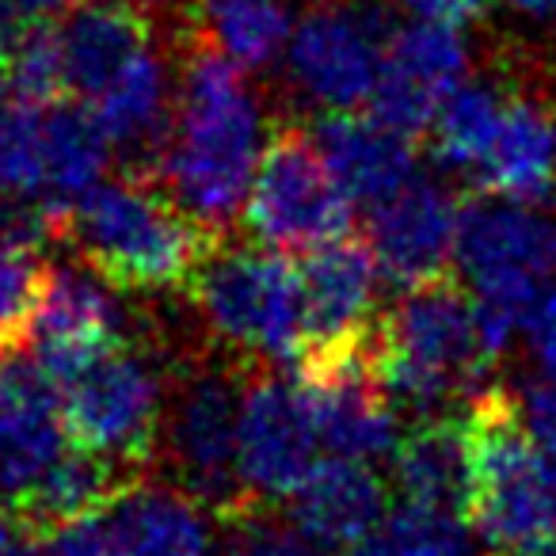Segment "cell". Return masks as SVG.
<instances>
[{"instance_id":"obj_16","label":"cell","mask_w":556,"mask_h":556,"mask_svg":"<svg viewBox=\"0 0 556 556\" xmlns=\"http://www.w3.org/2000/svg\"><path fill=\"white\" fill-rule=\"evenodd\" d=\"M70 442L62 386L35 358H0V503L16 507Z\"/></svg>"},{"instance_id":"obj_9","label":"cell","mask_w":556,"mask_h":556,"mask_svg":"<svg viewBox=\"0 0 556 556\" xmlns=\"http://www.w3.org/2000/svg\"><path fill=\"white\" fill-rule=\"evenodd\" d=\"M320 431L302 378L255 374L240 393V480L255 503L294 500L320 465Z\"/></svg>"},{"instance_id":"obj_2","label":"cell","mask_w":556,"mask_h":556,"mask_svg":"<svg viewBox=\"0 0 556 556\" xmlns=\"http://www.w3.org/2000/svg\"><path fill=\"white\" fill-rule=\"evenodd\" d=\"M62 240L118 290L146 294L191 287L194 270L217 248L214 229L138 172L88 187L65 214Z\"/></svg>"},{"instance_id":"obj_29","label":"cell","mask_w":556,"mask_h":556,"mask_svg":"<svg viewBox=\"0 0 556 556\" xmlns=\"http://www.w3.org/2000/svg\"><path fill=\"white\" fill-rule=\"evenodd\" d=\"M47 270L39 244L0 232V358L20 355L31 340Z\"/></svg>"},{"instance_id":"obj_13","label":"cell","mask_w":556,"mask_h":556,"mask_svg":"<svg viewBox=\"0 0 556 556\" xmlns=\"http://www.w3.org/2000/svg\"><path fill=\"white\" fill-rule=\"evenodd\" d=\"M115 282L96 267H70L58 263L47 270L39 309H35L31 340L35 363L58 381L80 374L103 348L123 343V305L115 298Z\"/></svg>"},{"instance_id":"obj_36","label":"cell","mask_w":556,"mask_h":556,"mask_svg":"<svg viewBox=\"0 0 556 556\" xmlns=\"http://www.w3.org/2000/svg\"><path fill=\"white\" fill-rule=\"evenodd\" d=\"M9 556H42V533H35L24 526V533L16 538V545H12Z\"/></svg>"},{"instance_id":"obj_37","label":"cell","mask_w":556,"mask_h":556,"mask_svg":"<svg viewBox=\"0 0 556 556\" xmlns=\"http://www.w3.org/2000/svg\"><path fill=\"white\" fill-rule=\"evenodd\" d=\"M20 533H24V522H20L16 515H12V518H0V556L12 553V545H16Z\"/></svg>"},{"instance_id":"obj_11","label":"cell","mask_w":556,"mask_h":556,"mask_svg":"<svg viewBox=\"0 0 556 556\" xmlns=\"http://www.w3.org/2000/svg\"><path fill=\"white\" fill-rule=\"evenodd\" d=\"M298 378L305 386L328 454L351 462L393 454L401 439H396L389 389L378 370V328L370 340L343 355L298 366Z\"/></svg>"},{"instance_id":"obj_3","label":"cell","mask_w":556,"mask_h":556,"mask_svg":"<svg viewBox=\"0 0 556 556\" xmlns=\"http://www.w3.org/2000/svg\"><path fill=\"white\" fill-rule=\"evenodd\" d=\"M495 358L477 325V302L450 275L408 287L378 320V370L389 396L419 412L484 393Z\"/></svg>"},{"instance_id":"obj_26","label":"cell","mask_w":556,"mask_h":556,"mask_svg":"<svg viewBox=\"0 0 556 556\" xmlns=\"http://www.w3.org/2000/svg\"><path fill=\"white\" fill-rule=\"evenodd\" d=\"M0 199H39L50 206L47 103H0Z\"/></svg>"},{"instance_id":"obj_24","label":"cell","mask_w":556,"mask_h":556,"mask_svg":"<svg viewBox=\"0 0 556 556\" xmlns=\"http://www.w3.org/2000/svg\"><path fill=\"white\" fill-rule=\"evenodd\" d=\"M115 510L134 556H210L206 515L187 492L138 480L115 495Z\"/></svg>"},{"instance_id":"obj_40","label":"cell","mask_w":556,"mask_h":556,"mask_svg":"<svg viewBox=\"0 0 556 556\" xmlns=\"http://www.w3.org/2000/svg\"><path fill=\"white\" fill-rule=\"evenodd\" d=\"M12 92V73H9V58L0 54V103H4V96Z\"/></svg>"},{"instance_id":"obj_21","label":"cell","mask_w":556,"mask_h":556,"mask_svg":"<svg viewBox=\"0 0 556 556\" xmlns=\"http://www.w3.org/2000/svg\"><path fill=\"white\" fill-rule=\"evenodd\" d=\"M393 469L404 500L469 515L477 492V439L469 408L462 416H434L412 427L396 442Z\"/></svg>"},{"instance_id":"obj_30","label":"cell","mask_w":556,"mask_h":556,"mask_svg":"<svg viewBox=\"0 0 556 556\" xmlns=\"http://www.w3.org/2000/svg\"><path fill=\"white\" fill-rule=\"evenodd\" d=\"M4 58H9L16 100L50 103V100H62V92H70L62 31H54L50 24H39V27H31V31H24L12 42Z\"/></svg>"},{"instance_id":"obj_25","label":"cell","mask_w":556,"mask_h":556,"mask_svg":"<svg viewBox=\"0 0 556 556\" xmlns=\"http://www.w3.org/2000/svg\"><path fill=\"white\" fill-rule=\"evenodd\" d=\"M503 111H507V92H500L495 85H484V80L457 85L454 96L442 103V111L431 123L434 156L446 168L477 176L495 134H500Z\"/></svg>"},{"instance_id":"obj_38","label":"cell","mask_w":556,"mask_h":556,"mask_svg":"<svg viewBox=\"0 0 556 556\" xmlns=\"http://www.w3.org/2000/svg\"><path fill=\"white\" fill-rule=\"evenodd\" d=\"M518 12H530V16H556V0H510Z\"/></svg>"},{"instance_id":"obj_4","label":"cell","mask_w":556,"mask_h":556,"mask_svg":"<svg viewBox=\"0 0 556 556\" xmlns=\"http://www.w3.org/2000/svg\"><path fill=\"white\" fill-rule=\"evenodd\" d=\"M477 439V492L469 522L495 553L556 541V465L526 431L510 389H484L469 401Z\"/></svg>"},{"instance_id":"obj_17","label":"cell","mask_w":556,"mask_h":556,"mask_svg":"<svg viewBox=\"0 0 556 556\" xmlns=\"http://www.w3.org/2000/svg\"><path fill=\"white\" fill-rule=\"evenodd\" d=\"M462 202L431 179H412L393 199L378 202L366 222V244L393 287H419L446 275L457 260Z\"/></svg>"},{"instance_id":"obj_6","label":"cell","mask_w":556,"mask_h":556,"mask_svg":"<svg viewBox=\"0 0 556 556\" xmlns=\"http://www.w3.org/2000/svg\"><path fill=\"white\" fill-rule=\"evenodd\" d=\"M355 202L336 184L313 134L282 126L260 156L252 191L244 202V225L263 248L313 252L351 232Z\"/></svg>"},{"instance_id":"obj_19","label":"cell","mask_w":556,"mask_h":556,"mask_svg":"<svg viewBox=\"0 0 556 556\" xmlns=\"http://www.w3.org/2000/svg\"><path fill=\"white\" fill-rule=\"evenodd\" d=\"M320 156L355 206H378L416 179L412 138L374 115L328 111L313 130Z\"/></svg>"},{"instance_id":"obj_10","label":"cell","mask_w":556,"mask_h":556,"mask_svg":"<svg viewBox=\"0 0 556 556\" xmlns=\"http://www.w3.org/2000/svg\"><path fill=\"white\" fill-rule=\"evenodd\" d=\"M164 434L184 488L222 518L255 503L240 480V396L225 374H194L179 389Z\"/></svg>"},{"instance_id":"obj_7","label":"cell","mask_w":556,"mask_h":556,"mask_svg":"<svg viewBox=\"0 0 556 556\" xmlns=\"http://www.w3.org/2000/svg\"><path fill=\"white\" fill-rule=\"evenodd\" d=\"M457 263L477 290V302L526 320L556 275V217H548L545 206L477 194L462 206Z\"/></svg>"},{"instance_id":"obj_15","label":"cell","mask_w":556,"mask_h":556,"mask_svg":"<svg viewBox=\"0 0 556 556\" xmlns=\"http://www.w3.org/2000/svg\"><path fill=\"white\" fill-rule=\"evenodd\" d=\"M386 39L389 31L374 12L325 4L298 24L290 73L328 111H355L358 103H370Z\"/></svg>"},{"instance_id":"obj_34","label":"cell","mask_w":556,"mask_h":556,"mask_svg":"<svg viewBox=\"0 0 556 556\" xmlns=\"http://www.w3.org/2000/svg\"><path fill=\"white\" fill-rule=\"evenodd\" d=\"M77 0H0V54H9V47L24 31L39 24H50L54 16L70 12Z\"/></svg>"},{"instance_id":"obj_12","label":"cell","mask_w":556,"mask_h":556,"mask_svg":"<svg viewBox=\"0 0 556 556\" xmlns=\"http://www.w3.org/2000/svg\"><path fill=\"white\" fill-rule=\"evenodd\" d=\"M302 355L298 366L343 355L374 336V298H378V260L370 244L348 237L302 252Z\"/></svg>"},{"instance_id":"obj_5","label":"cell","mask_w":556,"mask_h":556,"mask_svg":"<svg viewBox=\"0 0 556 556\" xmlns=\"http://www.w3.org/2000/svg\"><path fill=\"white\" fill-rule=\"evenodd\" d=\"M206 325L237 351L267 363L302 355V275L275 248H214L191 278Z\"/></svg>"},{"instance_id":"obj_32","label":"cell","mask_w":556,"mask_h":556,"mask_svg":"<svg viewBox=\"0 0 556 556\" xmlns=\"http://www.w3.org/2000/svg\"><path fill=\"white\" fill-rule=\"evenodd\" d=\"M42 556H134L115 500L42 533Z\"/></svg>"},{"instance_id":"obj_22","label":"cell","mask_w":556,"mask_h":556,"mask_svg":"<svg viewBox=\"0 0 556 556\" xmlns=\"http://www.w3.org/2000/svg\"><path fill=\"white\" fill-rule=\"evenodd\" d=\"M70 92L92 103L126 65L149 50V16L130 0H92L62 27Z\"/></svg>"},{"instance_id":"obj_39","label":"cell","mask_w":556,"mask_h":556,"mask_svg":"<svg viewBox=\"0 0 556 556\" xmlns=\"http://www.w3.org/2000/svg\"><path fill=\"white\" fill-rule=\"evenodd\" d=\"M500 556H556V541H548V545H533V548H518V553H500Z\"/></svg>"},{"instance_id":"obj_8","label":"cell","mask_w":556,"mask_h":556,"mask_svg":"<svg viewBox=\"0 0 556 556\" xmlns=\"http://www.w3.org/2000/svg\"><path fill=\"white\" fill-rule=\"evenodd\" d=\"M65 427L77 446L115 457L138 472L161 439L164 389L156 370L130 343L103 348L80 374L62 386Z\"/></svg>"},{"instance_id":"obj_18","label":"cell","mask_w":556,"mask_h":556,"mask_svg":"<svg viewBox=\"0 0 556 556\" xmlns=\"http://www.w3.org/2000/svg\"><path fill=\"white\" fill-rule=\"evenodd\" d=\"M389 518V492L370 462L328 457L294 492V526L325 556H351Z\"/></svg>"},{"instance_id":"obj_31","label":"cell","mask_w":556,"mask_h":556,"mask_svg":"<svg viewBox=\"0 0 556 556\" xmlns=\"http://www.w3.org/2000/svg\"><path fill=\"white\" fill-rule=\"evenodd\" d=\"M263 503H248V507L225 515V556H325L298 526H282L260 510Z\"/></svg>"},{"instance_id":"obj_23","label":"cell","mask_w":556,"mask_h":556,"mask_svg":"<svg viewBox=\"0 0 556 556\" xmlns=\"http://www.w3.org/2000/svg\"><path fill=\"white\" fill-rule=\"evenodd\" d=\"M138 472L126 469L115 457H103L88 446L70 442L62 457L39 477V484L12 507V515L35 533H47L54 526L80 518L88 510L108 507L115 495H123L130 484H138Z\"/></svg>"},{"instance_id":"obj_27","label":"cell","mask_w":556,"mask_h":556,"mask_svg":"<svg viewBox=\"0 0 556 556\" xmlns=\"http://www.w3.org/2000/svg\"><path fill=\"white\" fill-rule=\"evenodd\" d=\"M214 42L244 70H260L287 42L290 20L282 0H194Z\"/></svg>"},{"instance_id":"obj_28","label":"cell","mask_w":556,"mask_h":556,"mask_svg":"<svg viewBox=\"0 0 556 556\" xmlns=\"http://www.w3.org/2000/svg\"><path fill=\"white\" fill-rule=\"evenodd\" d=\"M472 533L469 515L408 500L351 556H469Z\"/></svg>"},{"instance_id":"obj_20","label":"cell","mask_w":556,"mask_h":556,"mask_svg":"<svg viewBox=\"0 0 556 556\" xmlns=\"http://www.w3.org/2000/svg\"><path fill=\"white\" fill-rule=\"evenodd\" d=\"M477 187L503 199L553 206L556 202V108L538 96H507L500 134L477 168Z\"/></svg>"},{"instance_id":"obj_35","label":"cell","mask_w":556,"mask_h":556,"mask_svg":"<svg viewBox=\"0 0 556 556\" xmlns=\"http://www.w3.org/2000/svg\"><path fill=\"white\" fill-rule=\"evenodd\" d=\"M404 9L419 20H431V24H446V27H462L472 20L484 16L488 0H401Z\"/></svg>"},{"instance_id":"obj_1","label":"cell","mask_w":556,"mask_h":556,"mask_svg":"<svg viewBox=\"0 0 556 556\" xmlns=\"http://www.w3.org/2000/svg\"><path fill=\"white\" fill-rule=\"evenodd\" d=\"M240 70L244 65L217 42L199 39L184 73L168 146L156 161L164 191L214 232L240 217L260 168V103Z\"/></svg>"},{"instance_id":"obj_14","label":"cell","mask_w":556,"mask_h":556,"mask_svg":"<svg viewBox=\"0 0 556 556\" xmlns=\"http://www.w3.org/2000/svg\"><path fill=\"white\" fill-rule=\"evenodd\" d=\"M465 42L446 24H412L389 31L381 47L378 80L370 92V115L393 130L416 134L431 130L442 103L454 96L465 77Z\"/></svg>"},{"instance_id":"obj_33","label":"cell","mask_w":556,"mask_h":556,"mask_svg":"<svg viewBox=\"0 0 556 556\" xmlns=\"http://www.w3.org/2000/svg\"><path fill=\"white\" fill-rule=\"evenodd\" d=\"M522 336L541 378L556 381V287H545L522 320Z\"/></svg>"}]
</instances>
